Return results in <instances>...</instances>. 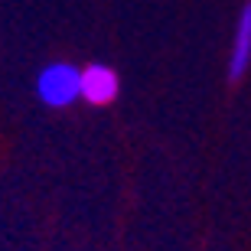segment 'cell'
Wrapping results in <instances>:
<instances>
[{"label": "cell", "instance_id": "3957f363", "mask_svg": "<svg viewBox=\"0 0 251 251\" xmlns=\"http://www.w3.org/2000/svg\"><path fill=\"white\" fill-rule=\"evenodd\" d=\"M248 65H251V0L242 7V13H238V26H235V39H232V56H228V69H225L228 82L232 85L242 82Z\"/></svg>", "mask_w": 251, "mask_h": 251}, {"label": "cell", "instance_id": "6da1fadb", "mask_svg": "<svg viewBox=\"0 0 251 251\" xmlns=\"http://www.w3.org/2000/svg\"><path fill=\"white\" fill-rule=\"evenodd\" d=\"M36 98L49 108H69L82 98V69L69 62H52L36 75Z\"/></svg>", "mask_w": 251, "mask_h": 251}, {"label": "cell", "instance_id": "7a4b0ae2", "mask_svg": "<svg viewBox=\"0 0 251 251\" xmlns=\"http://www.w3.org/2000/svg\"><path fill=\"white\" fill-rule=\"evenodd\" d=\"M121 92V78L111 65L92 62L82 69V101H88L92 108H104L111 104Z\"/></svg>", "mask_w": 251, "mask_h": 251}]
</instances>
